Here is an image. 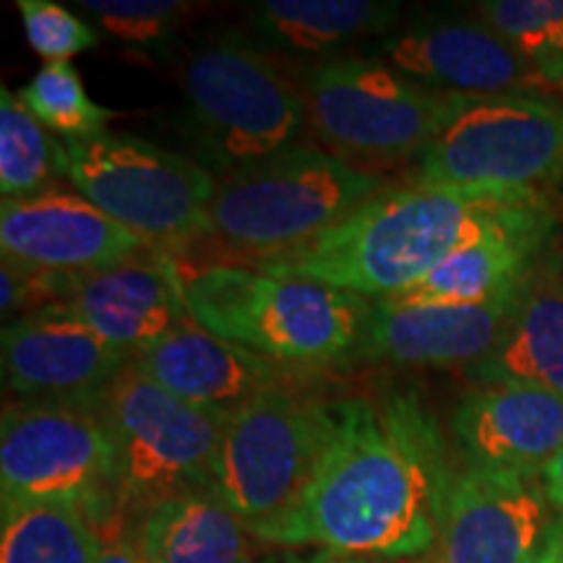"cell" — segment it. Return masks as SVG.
<instances>
[{"mask_svg":"<svg viewBox=\"0 0 563 563\" xmlns=\"http://www.w3.org/2000/svg\"><path fill=\"white\" fill-rule=\"evenodd\" d=\"M133 357L115 350L66 306L42 308L3 327V373L24 405L100 410Z\"/></svg>","mask_w":563,"mask_h":563,"instance_id":"cell-12","label":"cell"},{"mask_svg":"<svg viewBox=\"0 0 563 563\" xmlns=\"http://www.w3.org/2000/svg\"><path fill=\"white\" fill-rule=\"evenodd\" d=\"M553 232H511L456 251L407 290L382 298L391 306H475L514 290L534 272Z\"/></svg>","mask_w":563,"mask_h":563,"instance_id":"cell-22","label":"cell"},{"mask_svg":"<svg viewBox=\"0 0 563 563\" xmlns=\"http://www.w3.org/2000/svg\"><path fill=\"white\" fill-rule=\"evenodd\" d=\"M186 277L173 253L152 251L84 277L66 306L84 327L136 357L186 319Z\"/></svg>","mask_w":563,"mask_h":563,"instance_id":"cell-19","label":"cell"},{"mask_svg":"<svg viewBox=\"0 0 563 563\" xmlns=\"http://www.w3.org/2000/svg\"><path fill=\"white\" fill-rule=\"evenodd\" d=\"M79 9L112 37L152 45L165 40L196 5L183 0H81Z\"/></svg>","mask_w":563,"mask_h":563,"instance_id":"cell-28","label":"cell"},{"mask_svg":"<svg viewBox=\"0 0 563 563\" xmlns=\"http://www.w3.org/2000/svg\"><path fill=\"white\" fill-rule=\"evenodd\" d=\"M481 19L534 70L543 89H563V0H490Z\"/></svg>","mask_w":563,"mask_h":563,"instance_id":"cell-26","label":"cell"},{"mask_svg":"<svg viewBox=\"0 0 563 563\" xmlns=\"http://www.w3.org/2000/svg\"><path fill=\"white\" fill-rule=\"evenodd\" d=\"M452 470L418 394L334 399V433L298 504L253 538L378 559H426L439 543Z\"/></svg>","mask_w":563,"mask_h":563,"instance_id":"cell-1","label":"cell"},{"mask_svg":"<svg viewBox=\"0 0 563 563\" xmlns=\"http://www.w3.org/2000/svg\"><path fill=\"white\" fill-rule=\"evenodd\" d=\"M563 173V102L543 95L462 97L415 159L420 186L538 188Z\"/></svg>","mask_w":563,"mask_h":563,"instance_id":"cell-10","label":"cell"},{"mask_svg":"<svg viewBox=\"0 0 563 563\" xmlns=\"http://www.w3.org/2000/svg\"><path fill=\"white\" fill-rule=\"evenodd\" d=\"M26 42L47 63H68L100 42V34L79 13L63 9L53 0H19Z\"/></svg>","mask_w":563,"mask_h":563,"instance_id":"cell-29","label":"cell"},{"mask_svg":"<svg viewBox=\"0 0 563 563\" xmlns=\"http://www.w3.org/2000/svg\"><path fill=\"white\" fill-rule=\"evenodd\" d=\"M115 496V449L100 410L63 405L5 407L0 422V504L79 506L102 517Z\"/></svg>","mask_w":563,"mask_h":563,"instance_id":"cell-11","label":"cell"},{"mask_svg":"<svg viewBox=\"0 0 563 563\" xmlns=\"http://www.w3.org/2000/svg\"><path fill=\"white\" fill-rule=\"evenodd\" d=\"M133 365L173 397L217 415H232L262 391L300 384L311 373L220 340L191 316L152 347L141 350Z\"/></svg>","mask_w":563,"mask_h":563,"instance_id":"cell-15","label":"cell"},{"mask_svg":"<svg viewBox=\"0 0 563 563\" xmlns=\"http://www.w3.org/2000/svg\"><path fill=\"white\" fill-rule=\"evenodd\" d=\"M295 84L308 129L327 152L371 173L418 159L464 97L426 87L386 60L357 55L316 60L300 68Z\"/></svg>","mask_w":563,"mask_h":563,"instance_id":"cell-5","label":"cell"},{"mask_svg":"<svg viewBox=\"0 0 563 563\" xmlns=\"http://www.w3.org/2000/svg\"><path fill=\"white\" fill-rule=\"evenodd\" d=\"M540 481H543L548 501H551L555 514H561L563 517V446L561 452L548 462V467L543 470V477H540Z\"/></svg>","mask_w":563,"mask_h":563,"instance_id":"cell-32","label":"cell"},{"mask_svg":"<svg viewBox=\"0 0 563 563\" xmlns=\"http://www.w3.org/2000/svg\"><path fill=\"white\" fill-rule=\"evenodd\" d=\"M0 519V563H100V527L79 506H19Z\"/></svg>","mask_w":563,"mask_h":563,"instance_id":"cell-24","label":"cell"},{"mask_svg":"<svg viewBox=\"0 0 563 563\" xmlns=\"http://www.w3.org/2000/svg\"><path fill=\"white\" fill-rule=\"evenodd\" d=\"M100 415L115 449V501L144 514L180 493L209 490L230 415L199 410L129 365Z\"/></svg>","mask_w":563,"mask_h":563,"instance_id":"cell-9","label":"cell"},{"mask_svg":"<svg viewBox=\"0 0 563 563\" xmlns=\"http://www.w3.org/2000/svg\"><path fill=\"white\" fill-rule=\"evenodd\" d=\"M102 551H100V563H150L146 555L141 553L136 543V534L125 532H102Z\"/></svg>","mask_w":563,"mask_h":563,"instance_id":"cell-30","label":"cell"},{"mask_svg":"<svg viewBox=\"0 0 563 563\" xmlns=\"http://www.w3.org/2000/svg\"><path fill=\"white\" fill-rule=\"evenodd\" d=\"M334 433V399L306 386H274L224 422L209 493L249 532L285 517L298 504Z\"/></svg>","mask_w":563,"mask_h":563,"instance_id":"cell-7","label":"cell"},{"mask_svg":"<svg viewBox=\"0 0 563 563\" xmlns=\"http://www.w3.org/2000/svg\"><path fill=\"white\" fill-rule=\"evenodd\" d=\"M186 311L220 340L300 371L361 357L371 300L300 277L214 264L186 277Z\"/></svg>","mask_w":563,"mask_h":563,"instance_id":"cell-3","label":"cell"},{"mask_svg":"<svg viewBox=\"0 0 563 563\" xmlns=\"http://www.w3.org/2000/svg\"><path fill=\"white\" fill-rule=\"evenodd\" d=\"M555 519L540 477L467 467L454 475L433 563H527Z\"/></svg>","mask_w":563,"mask_h":563,"instance_id":"cell-13","label":"cell"},{"mask_svg":"<svg viewBox=\"0 0 563 563\" xmlns=\"http://www.w3.org/2000/svg\"><path fill=\"white\" fill-rule=\"evenodd\" d=\"M16 95L24 108L63 141L100 136L115 115L112 110L89 100L79 70L70 63H45Z\"/></svg>","mask_w":563,"mask_h":563,"instance_id":"cell-27","label":"cell"},{"mask_svg":"<svg viewBox=\"0 0 563 563\" xmlns=\"http://www.w3.org/2000/svg\"><path fill=\"white\" fill-rule=\"evenodd\" d=\"M384 60L449 95H538L534 70L511 45L473 21H428L384 42Z\"/></svg>","mask_w":563,"mask_h":563,"instance_id":"cell-18","label":"cell"},{"mask_svg":"<svg viewBox=\"0 0 563 563\" xmlns=\"http://www.w3.org/2000/svg\"><path fill=\"white\" fill-rule=\"evenodd\" d=\"M68 178L66 141L42 125L16 91L0 89V191L3 199H30Z\"/></svg>","mask_w":563,"mask_h":563,"instance_id":"cell-25","label":"cell"},{"mask_svg":"<svg viewBox=\"0 0 563 563\" xmlns=\"http://www.w3.org/2000/svg\"><path fill=\"white\" fill-rule=\"evenodd\" d=\"M452 433L467 467L543 477L563 446V399L532 386H477L456 402Z\"/></svg>","mask_w":563,"mask_h":563,"instance_id":"cell-17","label":"cell"},{"mask_svg":"<svg viewBox=\"0 0 563 563\" xmlns=\"http://www.w3.org/2000/svg\"><path fill=\"white\" fill-rule=\"evenodd\" d=\"M282 563H373L363 555H350V553H336V551H323V548H313L311 553H295L287 555Z\"/></svg>","mask_w":563,"mask_h":563,"instance_id":"cell-33","label":"cell"},{"mask_svg":"<svg viewBox=\"0 0 563 563\" xmlns=\"http://www.w3.org/2000/svg\"><path fill=\"white\" fill-rule=\"evenodd\" d=\"M527 563H563V517L555 514V519L548 527L545 538L534 548Z\"/></svg>","mask_w":563,"mask_h":563,"instance_id":"cell-31","label":"cell"},{"mask_svg":"<svg viewBox=\"0 0 563 563\" xmlns=\"http://www.w3.org/2000/svg\"><path fill=\"white\" fill-rule=\"evenodd\" d=\"M188 133L217 178L300 144L308 112L300 89L243 34L196 47L183 68Z\"/></svg>","mask_w":563,"mask_h":563,"instance_id":"cell-6","label":"cell"},{"mask_svg":"<svg viewBox=\"0 0 563 563\" xmlns=\"http://www.w3.org/2000/svg\"><path fill=\"white\" fill-rule=\"evenodd\" d=\"M389 186L313 144H295L217 178L209 232L230 256L251 264L329 230Z\"/></svg>","mask_w":563,"mask_h":563,"instance_id":"cell-4","label":"cell"},{"mask_svg":"<svg viewBox=\"0 0 563 563\" xmlns=\"http://www.w3.org/2000/svg\"><path fill=\"white\" fill-rule=\"evenodd\" d=\"M553 228V207L538 188L405 183L386 186L311 241L245 266L382 300L485 238Z\"/></svg>","mask_w":563,"mask_h":563,"instance_id":"cell-2","label":"cell"},{"mask_svg":"<svg viewBox=\"0 0 563 563\" xmlns=\"http://www.w3.org/2000/svg\"><path fill=\"white\" fill-rule=\"evenodd\" d=\"M407 563H433L431 559H415V561H407Z\"/></svg>","mask_w":563,"mask_h":563,"instance_id":"cell-34","label":"cell"},{"mask_svg":"<svg viewBox=\"0 0 563 563\" xmlns=\"http://www.w3.org/2000/svg\"><path fill=\"white\" fill-rule=\"evenodd\" d=\"M251 538L249 527L209 490L154 504L136 530L150 563H253Z\"/></svg>","mask_w":563,"mask_h":563,"instance_id":"cell-21","label":"cell"},{"mask_svg":"<svg viewBox=\"0 0 563 563\" xmlns=\"http://www.w3.org/2000/svg\"><path fill=\"white\" fill-rule=\"evenodd\" d=\"M68 180L152 251L173 253L209 232L217 175L199 159L129 133L66 141Z\"/></svg>","mask_w":563,"mask_h":563,"instance_id":"cell-8","label":"cell"},{"mask_svg":"<svg viewBox=\"0 0 563 563\" xmlns=\"http://www.w3.org/2000/svg\"><path fill=\"white\" fill-rule=\"evenodd\" d=\"M527 279L475 306H391L371 300L361 357L428 368H473L496 347Z\"/></svg>","mask_w":563,"mask_h":563,"instance_id":"cell-16","label":"cell"},{"mask_svg":"<svg viewBox=\"0 0 563 563\" xmlns=\"http://www.w3.org/2000/svg\"><path fill=\"white\" fill-rule=\"evenodd\" d=\"M477 386H532L563 399V274L532 272L496 347L467 368Z\"/></svg>","mask_w":563,"mask_h":563,"instance_id":"cell-20","label":"cell"},{"mask_svg":"<svg viewBox=\"0 0 563 563\" xmlns=\"http://www.w3.org/2000/svg\"><path fill=\"white\" fill-rule=\"evenodd\" d=\"M3 258L30 269L87 277L129 262L146 243L79 191L51 188L0 203Z\"/></svg>","mask_w":563,"mask_h":563,"instance_id":"cell-14","label":"cell"},{"mask_svg":"<svg viewBox=\"0 0 563 563\" xmlns=\"http://www.w3.org/2000/svg\"><path fill=\"white\" fill-rule=\"evenodd\" d=\"M399 3L378 0H264L253 11L258 40L292 55H327L397 24Z\"/></svg>","mask_w":563,"mask_h":563,"instance_id":"cell-23","label":"cell"}]
</instances>
